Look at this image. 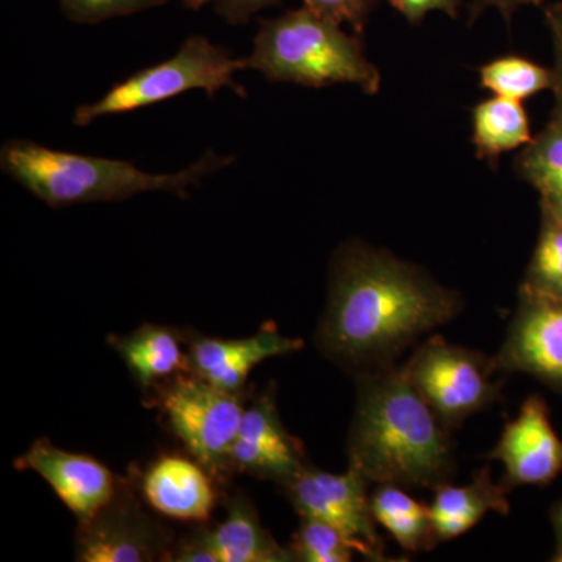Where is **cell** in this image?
<instances>
[{"mask_svg": "<svg viewBox=\"0 0 562 562\" xmlns=\"http://www.w3.org/2000/svg\"><path fill=\"white\" fill-rule=\"evenodd\" d=\"M525 180L541 191L543 202L562 199V113L517 158Z\"/></svg>", "mask_w": 562, "mask_h": 562, "instance_id": "44dd1931", "label": "cell"}, {"mask_svg": "<svg viewBox=\"0 0 562 562\" xmlns=\"http://www.w3.org/2000/svg\"><path fill=\"white\" fill-rule=\"evenodd\" d=\"M243 69H247V58L232 57L206 36H190L169 60L121 81L99 101L80 105L74 113V124L85 127L99 117L144 109L188 91L213 95L222 88H232L244 95L246 90L235 81Z\"/></svg>", "mask_w": 562, "mask_h": 562, "instance_id": "5b68a950", "label": "cell"}, {"mask_svg": "<svg viewBox=\"0 0 562 562\" xmlns=\"http://www.w3.org/2000/svg\"><path fill=\"white\" fill-rule=\"evenodd\" d=\"M168 2L171 0H58L66 16L79 24H99L111 18L128 16Z\"/></svg>", "mask_w": 562, "mask_h": 562, "instance_id": "d4e9b609", "label": "cell"}, {"mask_svg": "<svg viewBox=\"0 0 562 562\" xmlns=\"http://www.w3.org/2000/svg\"><path fill=\"white\" fill-rule=\"evenodd\" d=\"M553 522L554 527H557L558 539H560V543H562V503L554 509Z\"/></svg>", "mask_w": 562, "mask_h": 562, "instance_id": "4dcf8cb0", "label": "cell"}, {"mask_svg": "<svg viewBox=\"0 0 562 562\" xmlns=\"http://www.w3.org/2000/svg\"><path fill=\"white\" fill-rule=\"evenodd\" d=\"M239 392L221 390L195 375H177L165 386L161 408L169 427L209 471L228 469L244 409Z\"/></svg>", "mask_w": 562, "mask_h": 562, "instance_id": "52a82bcc", "label": "cell"}, {"mask_svg": "<svg viewBox=\"0 0 562 562\" xmlns=\"http://www.w3.org/2000/svg\"><path fill=\"white\" fill-rule=\"evenodd\" d=\"M473 144L476 155L497 165L505 151L527 146L531 140L530 124L522 102L494 95L472 111Z\"/></svg>", "mask_w": 562, "mask_h": 562, "instance_id": "ffe728a7", "label": "cell"}, {"mask_svg": "<svg viewBox=\"0 0 562 562\" xmlns=\"http://www.w3.org/2000/svg\"><path fill=\"white\" fill-rule=\"evenodd\" d=\"M497 372H524L562 386V299L520 286L519 308L492 357Z\"/></svg>", "mask_w": 562, "mask_h": 562, "instance_id": "9c48e42d", "label": "cell"}, {"mask_svg": "<svg viewBox=\"0 0 562 562\" xmlns=\"http://www.w3.org/2000/svg\"><path fill=\"white\" fill-rule=\"evenodd\" d=\"M368 487L364 476L355 469L330 473L306 464L283 490L301 517L330 525L349 541L355 553L366 560L387 561Z\"/></svg>", "mask_w": 562, "mask_h": 562, "instance_id": "ba28073f", "label": "cell"}, {"mask_svg": "<svg viewBox=\"0 0 562 562\" xmlns=\"http://www.w3.org/2000/svg\"><path fill=\"white\" fill-rule=\"evenodd\" d=\"M232 162L228 155L209 150L181 171L151 173L133 162L54 150L33 140H9L0 151L2 171L54 209L127 201L144 192L187 198L190 188Z\"/></svg>", "mask_w": 562, "mask_h": 562, "instance_id": "3957f363", "label": "cell"}, {"mask_svg": "<svg viewBox=\"0 0 562 562\" xmlns=\"http://www.w3.org/2000/svg\"><path fill=\"white\" fill-rule=\"evenodd\" d=\"M184 5L190 7L191 10L202 9L205 3H209V0H183Z\"/></svg>", "mask_w": 562, "mask_h": 562, "instance_id": "d6a6232c", "label": "cell"}, {"mask_svg": "<svg viewBox=\"0 0 562 562\" xmlns=\"http://www.w3.org/2000/svg\"><path fill=\"white\" fill-rule=\"evenodd\" d=\"M21 468L38 473L81 524L90 522L117 497L113 472L90 454L66 452L47 439L33 443Z\"/></svg>", "mask_w": 562, "mask_h": 562, "instance_id": "7c38bea8", "label": "cell"}, {"mask_svg": "<svg viewBox=\"0 0 562 562\" xmlns=\"http://www.w3.org/2000/svg\"><path fill=\"white\" fill-rule=\"evenodd\" d=\"M508 492L502 483L492 480L490 468L473 473L472 482L464 486H454L450 482L436 486L430 513L438 543L471 531L486 514L508 516Z\"/></svg>", "mask_w": 562, "mask_h": 562, "instance_id": "e0dca14e", "label": "cell"}, {"mask_svg": "<svg viewBox=\"0 0 562 562\" xmlns=\"http://www.w3.org/2000/svg\"><path fill=\"white\" fill-rule=\"evenodd\" d=\"M522 288L562 299V221L549 209Z\"/></svg>", "mask_w": 562, "mask_h": 562, "instance_id": "603a6c76", "label": "cell"}, {"mask_svg": "<svg viewBox=\"0 0 562 562\" xmlns=\"http://www.w3.org/2000/svg\"><path fill=\"white\" fill-rule=\"evenodd\" d=\"M505 468L502 484L512 491L519 486H546L562 471V441L550 422L547 403L531 395L516 419L506 422L501 439L487 453Z\"/></svg>", "mask_w": 562, "mask_h": 562, "instance_id": "30bf717a", "label": "cell"}, {"mask_svg": "<svg viewBox=\"0 0 562 562\" xmlns=\"http://www.w3.org/2000/svg\"><path fill=\"white\" fill-rule=\"evenodd\" d=\"M290 549L294 560L302 562H349L355 553L341 532L308 517H302Z\"/></svg>", "mask_w": 562, "mask_h": 562, "instance_id": "cb8c5ba5", "label": "cell"}, {"mask_svg": "<svg viewBox=\"0 0 562 562\" xmlns=\"http://www.w3.org/2000/svg\"><path fill=\"white\" fill-rule=\"evenodd\" d=\"M409 382L450 431L501 402L492 357L432 335L403 364Z\"/></svg>", "mask_w": 562, "mask_h": 562, "instance_id": "8992f818", "label": "cell"}, {"mask_svg": "<svg viewBox=\"0 0 562 562\" xmlns=\"http://www.w3.org/2000/svg\"><path fill=\"white\" fill-rule=\"evenodd\" d=\"M539 0H472L469 9V22L475 21L480 14L490 9H497L506 22H512L514 11L528 3H538Z\"/></svg>", "mask_w": 562, "mask_h": 562, "instance_id": "f1b7e54d", "label": "cell"}, {"mask_svg": "<svg viewBox=\"0 0 562 562\" xmlns=\"http://www.w3.org/2000/svg\"><path fill=\"white\" fill-rule=\"evenodd\" d=\"M305 465L301 441L284 428L273 392H265L244 409L228 469L284 486Z\"/></svg>", "mask_w": 562, "mask_h": 562, "instance_id": "8fae6325", "label": "cell"}, {"mask_svg": "<svg viewBox=\"0 0 562 562\" xmlns=\"http://www.w3.org/2000/svg\"><path fill=\"white\" fill-rule=\"evenodd\" d=\"M375 2L376 0H303L305 7L314 13L338 24L349 25L355 35H361L364 31Z\"/></svg>", "mask_w": 562, "mask_h": 562, "instance_id": "484cf974", "label": "cell"}, {"mask_svg": "<svg viewBox=\"0 0 562 562\" xmlns=\"http://www.w3.org/2000/svg\"><path fill=\"white\" fill-rule=\"evenodd\" d=\"M281 0H216V13L231 25L247 24L269 7L279 5Z\"/></svg>", "mask_w": 562, "mask_h": 562, "instance_id": "83f0119b", "label": "cell"}, {"mask_svg": "<svg viewBox=\"0 0 562 562\" xmlns=\"http://www.w3.org/2000/svg\"><path fill=\"white\" fill-rule=\"evenodd\" d=\"M209 562H291L290 547H281L262 527L254 506L244 497L233 498L227 516L211 530L191 536Z\"/></svg>", "mask_w": 562, "mask_h": 562, "instance_id": "2e32d148", "label": "cell"}, {"mask_svg": "<svg viewBox=\"0 0 562 562\" xmlns=\"http://www.w3.org/2000/svg\"><path fill=\"white\" fill-rule=\"evenodd\" d=\"M460 292L387 250L355 241L333 258L317 346L355 373L397 364L428 333L462 312Z\"/></svg>", "mask_w": 562, "mask_h": 562, "instance_id": "6da1fadb", "label": "cell"}, {"mask_svg": "<svg viewBox=\"0 0 562 562\" xmlns=\"http://www.w3.org/2000/svg\"><path fill=\"white\" fill-rule=\"evenodd\" d=\"M373 519L405 552H428L438 543L430 505L417 502L397 484H376L371 495Z\"/></svg>", "mask_w": 562, "mask_h": 562, "instance_id": "d6986e66", "label": "cell"}, {"mask_svg": "<svg viewBox=\"0 0 562 562\" xmlns=\"http://www.w3.org/2000/svg\"><path fill=\"white\" fill-rule=\"evenodd\" d=\"M113 346L143 387L155 386L190 368L179 335L168 327L144 325L125 338L114 339Z\"/></svg>", "mask_w": 562, "mask_h": 562, "instance_id": "ac0fdd59", "label": "cell"}, {"mask_svg": "<svg viewBox=\"0 0 562 562\" xmlns=\"http://www.w3.org/2000/svg\"><path fill=\"white\" fill-rule=\"evenodd\" d=\"M450 432L403 364L358 373L347 454L369 484L435 490L450 482L457 469Z\"/></svg>", "mask_w": 562, "mask_h": 562, "instance_id": "7a4b0ae2", "label": "cell"}, {"mask_svg": "<svg viewBox=\"0 0 562 562\" xmlns=\"http://www.w3.org/2000/svg\"><path fill=\"white\" fill-rule=\"evenodd\" d=\"M143 495L161 516L184 522H205L216 503L213 483L201 462L176 454L162 457L147 469Z\"/></svg>", "mask_w": 562, "mask_h": 562, "instance_id": "9a60e30c", "label": "cell"}, {"mask_svg": "<svg viewBox=\"0 0 562 562\" xmlns=\"http://www.w3.org/2000/svg\"><path fill=\"white\" fill-rule=\"evenodd\" d=\"M550 18H552L553 31L558 43V72L557 77H553V83L557 81L558 94H560L562 102V9L553 10L550 13ZM560 113H562V110Z\"/></svg>", "mask_w": 562, "mask_h": 562, "instance_id": "f546056e", "label": "cell"}, {"mask_svg": "<svg viewBox=\"0 0 562 562\" xmlns=\"http://www.w3.org/2000/svg\"><path fill=\"white\" fill-rule=\"evenodd\" d=\"M162 552L157 527L138 508L116 498L90 522L81 524L77 560L83 562L154 561Z\"/></svg>", "mask_w": 562, "mask_h": 562, "instance_id": "5bb4252c", "label": "cell"}, {"mask_svg": "<svg viewBox=\"0 0 562 562\" xmlns=\"http://www.w3.org/2000/svg\"><path fill=\"white\" fill-rule=\"evenodd\" d=\"M303 347L302 339L281 335L269 322L249 338H199L191 342L188 366L192 375L221 390L239 392L250 372L271 358L294 353Z\"/></svg>", "mask_w": 562, "mask_h": 562, "instance_id": "4fadbf2b", "label": "cell"}, {"mask_svg": "<svg viewBox=\"0 0 562 562\" xmlns=\"http://www.w3.org/2000/svg\"><path fill=\"white\" fill-rule=\"evenodd\" d=\"M390 2L412 24H419L431 11H442L453 20L460 16L461 0H390Z\"/></svg>", "mask_w": 562, "mask_h": 562, "instance_id": "4316f807", "label": "cell"}, {"mask_svg": "<svg viewBox=\"0 0 562 562\" xmlns=\"http://www.w3.org/2000/svg\"><path fill=\"white\" fill-rule=\"evenodd\" d=\"M482 87L502 98L522 102L550 88L553 76L542 66L520 57H503L480 69Z\"/></svg>", "mask_w": 562, "mask_h": 562, "instance_id": "7402d4cb", "label": "cell"}, {"mask_svg": "<svg viewBox=\"0 0 562 562\" xmlns=\"http://www.w3.org/2000/svg\"><path fill=\"white\" fill-rule=\"evenodd\" d=\"M246 58L247 68L271 81L314 88L355 85L368 94L382 87V74L366 58L358 35H349L341 24L305 5L261 21L254 50Z\"/></svg>", "mask_w": 562, "mask_h": 562, "instance_id": "277c9868", "label": "cell"}, {"mask_svg": "<svg viewBox=\"0 0 562 562\" xmlns=\"http://www.w3.org/2000/svg\"><path fill=\"white\" fill-rule=\"evenodd\" d=\"M543 209H549L562 221V199L557 202H543Z\"/></svg>", "mask_w": 562, "mask_h": 562, "instance_id": "1f68e13d", "label": "cell"}, {"mask_svg": "<svg viewBox=\"0 0 562 562\" xmlns=\"http://www.w3.org/2000/svg\"><path fill=\"white\" fill-rule=\"evenodd\" d=\"M553 561L562 562V543L558 547V552L554 554Z\"/></svg>", "mask_w": 562, "mask_h": 562, "instance_id": "836d02e7", "label": "cell"}]
</instances>
